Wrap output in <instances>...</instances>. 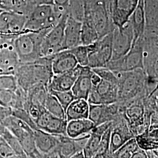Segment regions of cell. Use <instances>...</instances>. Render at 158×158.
Returning <instances> with one entry per match:
<instances>
[{
	"label": "cell",
	"mask_w": 158,
	"mask_h": 158,
	"mask_svg": "<svg viewBox=\"0 0 158 158\" xmlns=\"http://www.w3.org/2000/svg\"><path fill=\"white\" fill-rule=\"evenodd\" d=\"M49 31H24L14 38V45L21 63L33 62L42 57L40 53L42 42Z\"/></svg>",
	"instance_id": "4"
},
{
	"label": "cell",
	"mask_w": 158,
	"mask_h": 158,
	"mask_svg": "<svg viewBox=\"0 0 158 158\" xmlns=\"http://www.w3.org/2000/svg\"><path fill=\"white\" fill-rule=\"evenodd\" d=\"M93 72L92 69L89 66H81L80 75L76 79L71 89L75 99H87L92 87L90 76Z\"/></svg>",
	"instance_id": "15"
},
{
	"label": "cell",
	"mask_w": 158,
	"mask_h": 158,
	"mask_svg": "<svg viewBox=\"0 0 158 158\" xmlns=\"http://www.w3.org/2000/svg\"><path fill=\"white\" fill-rule=\"evenodd\" d=\"M48 93L47 85L43 84L35 85L27 91V102L44 107Z\"/></svg>",
	"instance_id": "24"
},
{
	"label": "cell",
	"mask_w": 158,
	"mask_h": 158,
	"mask_svg": "<svg viewBox=\"0 0 158 158\" xmlns=\"http://www.w3.org/2000/svg\"><path fill=\"white\" fill-rule=\"evenodd\" d=\"M138 2L139 0H111L110 12L114 26L121 27L127 23Z\"/></svg>",
	"instance_id": "12"
},
{
	"label": "cell",
	"mask_w": 158,
	"mask_h": 158,
	"mask_svg": "<svg viewBox=\"0 0 158 158\" xmlns=\"http://www.w3.org/2000/svg\"><path fill=\"white\" fill-rule=\"evenodd\" d=\"M92 70L102 80L107 81L118 85V80L113 71L106 68H93Z\"/></svg>",
	"instance_id": "36"
},
{
	"label": "cell",
	"mask_w": 158,
	"mask_h": 158,
	"mask_svg": "<svg viewBox=\"0 0 158 158\" xmlns=\"http://www.w3.org/2000/svg\"><path fill=\"white\" fill-rule=\"evenodd\" d=\"M131 158H147L146 151L142 149L141 148H139L136 152L132 155Z\"/></svg>",
	"instance_id": "41"
},
{
	"label": "cell",
	"mask_w": 158,
	"mask_h": 158,
	"mask_svg": "<svg viewBox=\"0 0 158 158\" xmlns=\"http://www.w3.org/2000/svg\"><path fill=\"white\" fill-rule=\"evenodd\" d=\"M102 135V134L96 130H91L89 139L83 149L85 158H94Z\"/></svg>",
	"instance_id": "30"
},
{
	"label": "cell",
	"mask_w": 158,
	"mask_h": 158,
	"mask_svg": "<svg viewBox=\"0 0 158 158\" xmlns=\"http://www.w3.org/2000/svg\"><path fill=\"white\" fill-rule=\"evenodd\" d=\"M17 81L14 75H0V89L15 90Z\"/></svg>",
	"instance_id": "37"
},
{
	"label": "cell",
	"mask_w": 158,
	"mask_h": 158,
	"mask_svg": "<svg viewBox=\"0 0 158 158\" xmlns=\"http://www.w3.org/2000/svg\"><path fill=\"white\" fill-rule=\"evenodd\" d=\"M134 35L130 20L121 27H115L112 32L111 60L119 59L130 51L133 42Z\"/></svg>",
	"instance_id": "8"
},
{
	"label": "cell",
	"mask_w": 158,
	"mask_h": 158,
	"mask_svg": "<svg viewBox=\"0 0 158 158\" xmlns=\"http://www.w3.org/2000/svg\"><path fill=\"white\" fill-rule=\"evenodd\" d=\"M11 115L25 122L26 124L28 125L32 130H34L38 128L35 123L34 119L32 118L29 113L25 110L23 108L12 109Z\"/></svg>",
	"instance_id": "35"
},
{
	"label": "cell",
	"mask_w": 158,
	"mask_h": 158,
	"mask_svg": "<svg viewBox=\"0 0 158 158\" xmlns=\"http://www.w3.org/2000/svg\"><path fill=\"white\" fill-rule=\"evenodd\" d=\"M49 92L56 97V98L60 103L65 111L69 105L75 99L73 93L71 90L64 91H52Z\"/></svg>",
	"instance_id": "34"
},
{
	"label": "cell",
	"mask_w": 158,
	"mask_h": 158,
	"mask_svg": "<svg viewBox=\"0 0 158 158\" xmlns=\"http://www.w3.org/2000/svg\"><path fill=\"white\" fill-rule=\"evenodd\" d=\"M69 1V0H53V5L64 8H68Z\"/></svg>",
	"instance_id": "42"
},
{
	"label": "cell",
	"mask_w": 158,
	"mask_h": 158,
	"mask_svg": "<svg viewBox=\"0 0 158 158\" xmlns=\"http://www.w3.org/2000/svg\"><path fill=\"white\" fill-rule=\"evenodd\" d=\"M143 37L137 40L124 56L115 60H110L105 68L113 72H127L143 69Z\"/></svg>",
	"instance_id": "5"
},
{
	"label": "cell",
	"mask_w": 158,
	"mask_h": 158,
	"mask_svg": "<svg viewBox=\"0 0 158 158\" xmlns=\"http://www.w3.org/2000/svg\"><path fill=\"white\" fill-rule=\"evenodd\" d=\"M90 68H105L112 57V32L105 35L89 45Z\"/></svg>",
	"instance_id": "6"
},
{
	"label": "cell",
	"mask_w": 158,
	"mask_h": 158,
	"mask_svg": "<svg viewBox=\"0 0 158 158\" xmlns=\"http://www.w3.org/2000/svg\"><path fill=\"white\" fill-rule=\"evenodd\" d=\"M1 35H1V34H0V36H1ZM6 36H7V35H6Z\"/></svg>",
	"instance_id": "45"
},
{
	"label": "cell",
	"mask_w": 158,
	"mask_h": 158,
	"mask_svg": "<svg viewBox=\"0 0 158 158\" xmlns=\"http://www.w3.org/2000/svg\"><path fill=\"white\" fill-rule=\"evenodd\" d=\"M118 80V102H124L146 90L147 75L142 69L127 72H113Z\"/></svg>",
	"instance_id": "3"
},
{
	"label": "cell",
	"mask_w": 158,
	"mask_h": 158,
	"mask_svg": "<svg viewBox=\"0 0 158 158\" xmlns=\"http://www.w3.org/2000/svg\"><path fill=\"white\" fill-rule=\"evenodd\" d=\"M95 127L94 123L89 118L73 119L68 121L66 135L72 138L90 133Z\"/></svg>",
	"instance_id": "19"
},
{
	"label": "cell",
	"mask_w": 158,
	"mask_h": 158,
	"mask_svg": "<svg viewBox=\"0 0 158 158\" xmlns=\"http://www.w3.org/2000/svg\"><path fill=\"white\" fill-rule=\"evenodd\" d=\"M111 131V126L102 134L94 158H112L110 151Z\"/></svg>",
	"instance_id": "31"
},
{
	"label": "cell",
	"mask_w": 158,
	"mask_h": 158,
	"mask_svg": "<svg viewBox=\"0 0 158 158\" xmlns=\"http://www.w3.org/2000/svg\"><path fill=\"white\" fill-rule=\"evenodd\" d=\"M68 121L52 115L49 122L43 131L55 135H66Z\"/></svg>",
	"instance_id": "28"
},
{
	"label": "cell",
	"mask_w": 158,
	"mask_h": 158,
	"mask_svg": "<svg viewBox=\"0 0 158 158\" xmlns=\"http://www.w3.org/2000/svg\"><path fill=\"white\" fill-rule=\"evenodd\" d=\"M102 100V104H110L118 102V85L101 80L95 86Z\"/></svg>",
	"instance_id": "22"
},
{
	"label": "cell",
	"mask_w": 158,
	"mask_h": 158,
	"mask_svg": "<svg viewBox=\"0 0 158 158\" xmlns=\"http://www.w3.org/2000/svg\"><path fill=\"white\" fill-rule=\"evenodd\" d=\"M28 0H0V7L3 10L21 12L28 15Z\"/></svg>",
	"instance_id": "29"
},
{
	"label": "cell",
	"mask_w": 158,
	"mask_h": 158,
	"mask_svg": "<svg viewBox=\"0 0 158 158\" xmlns=\"http://www.w3.org/2000/svg\"><path fill=\"white\" fill-rule=\"evenodd\" d=\"M68 10L53 4L34 6L27 15L23 31L40 32L49 31L55 26Z\"/></svg>",
	"instance_id": "2"
},
{
	"label": "cell",
	"mask_w": 158,
	"mask_h": 158,
	"mask_svg": "<svg viewBox=\"0 0 158 158\" xmlns=\"http://www.w3.org/2000/svg\"><path fill=\"white\" fill-rule=\"evenodd\" d=\"M0 158H1V156H0Z\"/></svg>",
	"instance_id": "46"
},
{
	"label": "cell",
	"mask_w": 158,
	"mask_h": 158,
	"mask_svg": "<svg viewBox=\"0 0 158 158\" xmlns=\"http://www.w3.org/2000/svg\"><path fill=\"white\" fill-rule=\"evenodd\" d=\"M139 147L136 141L135 138H132L126 142L114 153L112 158H130Z\"/></svg>",
	"instance_id": "32"
},
{
	"label": "cell",
	"mask_w": 158,
	"mask_h": 158,
	"mask_svg": "<svg viewBox=\"0 0 158 158\" xmlns=\"http://www.w3.org/2000/svg\"><path fill=\"white\" fill-rule=\"evenodd\" d=\"M135 138L139 147L145 151L158 149V125L150 124L147 129Z\"/></svg>",
	"instance_id": "18"
},
{
	"label": "cell",
	"mask_w": 158,
	"mask_h": 158,
	"mask_svg": "<svg viewBox=\"0 0 158 158\" xmlns=\"http://www.w3.org/2000/svg\"><path fill=\"white\" fill-rule=\"evenodd\" d=\"M66 118L68 121L73 119L88 118L89 103L83 98L74 99L66 110Z\"/></svg>",
	"instance_id": "20"
},
{
	"label": "cell",
	"mask_w": 158,
	"mask_h": 158,
	"mask_svg": "<svg viewBox=\"0 0 158 158\" xmlns=\"http://www.w3.org/2000/svg\"><path fill=\"white\" fill-rule=\"evenodd\" d=\"M72 158H85V153L83 151H80L76 153H75L72 156Z\"/></svg>",
	"instance_id": "44"
},
{
	"label": "cell",
	"mask_w": 158,
	"mask_h": 158,
	"mask_svg": "<svg viewBox=\"0 0 158 158\" xmlns=\"http://www.w3.org/2000/svg\"><path fill=\"white\" fill-rule=\"evenodd\" d=\"M98 35L93 23L90 21L83 19L81 29V44L83 45H89L98 40Z\"/></svg>",
	"instance_id": "26"
},
{
	"label": "cell",
	"mask_w": 158,
	"mask_h": 158,
	"mask_svg": "<svg viewBox=\"0 0 158 158\" xmlns=\"http://www.w3.org/2000/svg\"><path fill=\"white\" fill-rule=\"evenodd\" d=\"M69 13L64 14L59 23L45 35L41 45V56H48L64 51V34Z\"/></svg>",
	"instance_id": "7"
},
{
	"label": "cell",
	"mask_w": 158,
	"mask_h": 158,
	"mask_svg": "<svg viewBox=\"0 0 158 158\" xmlns=\"http://www.w3.org/2000/svg\"><path fill=\"white\" fill-rule=\"evenodd\" d=\"M81 22L69 15L66 21L64 34V50L72 49L81 44Z\"/></svg>",
	"instance_id": "16"
},
{
	"label": "cell",
	"mask_w": 158,
	"mask_h": 158,
	"mask_svg": "<svg viewBox=\"0 0 158 158\" xmlns=\"http://www.w3.org/2000/svg\"><path fill=\"white\" fill-rule=\"evenodd\" d=\"M34 136L36 146L43 158H61L57 135L36 128L34 130Z\"/></svg>",
	"instance_id": "10"
},
{
	"label": "cell",
	"mask_w": 158,
	"mask_h": 158,
	"mask_svg": "<svg viewBox=\"0 0 158 158\" xmlns=\"http://www.w3.org/2000/svg\"><path fill=\"white\" fill-rule=\"evenodd\" d=\"M14 75L18 87L26 92L37 84L48 86L53 75L51 56L40 57L33 62L21 63Z\"/></svg>",
	"instance_id": "1"
},
{
	"label": "cell",
	"mask_w": 158,
	"mask_h": 158,
	"mask_svg": "<svg viewBox=\"0 0 158 158\" xmlns=\"http://www.w3.org/2000/svg\"><path fill=\"white\" fill-rule=\"evenodd\" d=\"M51 56L53 74L68 73L78 64L73 54L68 50L59 52Z\"/></svg>",
	"instance_id": "14"
},
{
	"label": "cell",
	"mask_w": 158,
	"mask_h": 158,
	"mask_svg": "<svg viewBox=\"0 0 158 158\" xmlns=\"http://www.w3.org/2000/svg\"><path fill=\"white\" fill-rule=\"evenodd\" d=\"M0 156L1 158H17L11 147L1 136H0Z\"/></svg>",
	"instance_id": "39"
},
{
	"label": "cell",
	"mask_w": 158,
	"mask_h": 158,
	"mask_svg": "<svg viewBox=\"0 0 158 158\" xmlns=\"http://www.w3.org/2000/svg\"><path fill=\"white\" fill-rule=\"evenodd\" d=\"M27 15L4 10L0 12V34L17 36L23 32Z\"/></svg>",
	"instance_id": "9"
},
{
	"label": "cell",
	"mask_w": 158,
	"mask_h": 158,
	"mask_svg": "<svg viewBox=\"0 0 158 158\" xmlns=\"http://www.w3.org/2000/svg\"><path fill=\"white\" fill-rule=\"evenodd\" d=\"M124 116L135 137L146 130L144 126L145 108L143 102H136L127 108Z\"/></svg>",
	"instance_id": "13"
},
{
	"label": "cell",
	"mask_w": 158,
	"mask_h": 158,
	"mask_svg": "<svg viewBox=\"0 0 158 158\" xmlns=\"http://www.w3.org/2000/svg\"><path fill=\"white\" fill-rule=\"evenodd\" d=\"M101 80H102L101 78L94 72H93V73L91 74V75L90 76V80L92 85L96 86L100 82Z\"/></svg>",
	"instance_id": "43"
},
{
	"label": "cell",
	"mask_w": 158,
	"mask_h": 158,
	"mask_svg": "<svg viewBox=\"0 0 158 158\" xmlns=\"http://www.w3.org/2000/svg\"><path fill=\"white\" fill-rule=\"evenodd\" d=\"M134 137L135 135L130 129L124 115L120 116L113 121L110 143L111 155L126 142Z\"/></svg>",
	"instance_id": "11"
},
{
	"label": "cell",
	"mask_w": 158,
	"mask_h": 158,
	"mask_svg": "<svg viewBox=\"0 0 158 158\" xmlns=\"http://www.w3.org/2000/svg\"><path fill=\"white\" fill-rule=\"evenodd\" d=\"M52 117V115L46 110L45 108L42 109L37 118L34 121L36 127L40 130H44Z\"/></svg>",
	"instance_id": "38"
},
{
	"label": "cell",
	"mask_w": 158,
	"mask_h": 158,
	"mask_svg": "<svg viewBox=\"0 0 158 158\" xmlns=\"http://www.w3.org/2000/svg\"><path fill=\"white\" fill-rule=\"evenodd\" d=\"M68 51L73 54L79 64L83 66H88L89 53V45H80L72 49H68Z\"/></svg>",
	"instance_id": "33"
},
{
	"label": "cell",
	"mask_w": 158,
	"mask_h": 158,
	"mask_svg": "<svg viewBox=\"0 0 158 158\" xmlns=\"http://www.w3.org/2000/svg\"><path fill=\"white\" fill-rule=\"evenodd\" d=\"M77 77L71 72L66 73L53 74L48 85L49 91L71 90Z\"/></svg>",
	"instance_id": "21"
},
{
	"label": "cell",
	"mask_w": 158,
	"mask_h": 158,
	"mask_svg": "<svg viewBox=\"0 0 158 158\" xmlns=\"http://www.w3.org/2000/svg\"><path fill=\"white\" fill-rule=\"evenodd\" d=\"M11 114L12 108L0 105V124Z\"/></svg>",
	"instance_id": "40"
},
{
	"label": "cell",
	"mask_w": 158,
	"mask_h": 158,
	"mask_svg": "<svg viewBox=\"0 0 158 158\" xmlns=\"http://www.w3.org/2000/svg\"><path fill=\"white\" fill-rule=\"evenodd\" d=\"M0 136H1L11 147L17 158H27L18 139L1 124H0Z\"/></svg>",
	"instance_id": "25"
},
{
	"label": "cell",
	"mask_w": 158,
	"mask_h": 158,
	"mask_svg": "<svg viewBox=\"0 0 158 158\" xmlns=\"http://www.w3.org/2000/svg\"><path fill=\"white\" fill-rule=\"evenodd\" d=\"M46 110L53 116L60 118H66V113L56 97L49 92L44 104Z\"/></svg>",
	"instance_id": "27"
},
{
	"label": "cell",
	"mask_w": 158,
	"mask_h": 158,
	"mask_svg": "<svg viewBox=\"0 0 158 158\" xmlns=\"http://www.w3.org/2000/svg\"><path fill=\"white\" fill-rule=\"evenodd\" d=\"M27 158H43L39 152L35 141L34 131H26L18 138Z\"/></svg>",
	"instance_id": "23"
},
{
	"label": "cell",
	"mask_w": 158,
	"mask_h": 158,
	"mask_svg": "<svg viewBox=\"0 0 158 158\" xmlns=\"http://www.w3.org/2000/svg\"><path fill=\"white\" fill-rule=\"evenodd\" d=\"M129 20L132 26L134 35L133 45L137 40L143 37L145 28V17L143 0H139L138 4Z\"/></svg>",
	"instance_id": "17"
}]
</instances>
